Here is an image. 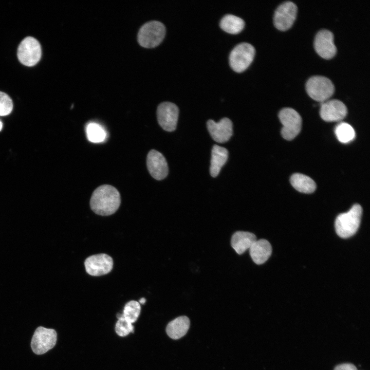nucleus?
I'll use <instances>...</instances> for the list:
<instances>
[{"mask_svg": "<svg viewBox=\"0 0 370 370\" xmlns=\"http://www.w3.org/2000/svg\"><path fill=\"white\" fill-rule=\"evenodd\" d=\"M120 203V195L117 189L111 185L104 184L93 192L90 207L96 214L108 216L117 211Z\"/></svg>", "mask_w": 370, "mask_h": 370, "instance_id": "f257e3e1", "label": "nucleus"}, {"mask_svg": "<svg viewBox=\"0 0 370 370\" xmlns=\"http://www.w3.org/2000/svg\"><path fill=\"white\" fill-rule=\"evenodd\" d=\"M362 214V208L358 203L354 205L347 212L340 214L335 223L337 235L344 238L354 235L359 227Z\"/></svg>", "mask_w": 370, "mask_h": 370, "instance_id": "f03ea898", "label": "nucleus"}, {"mask_svg": "<svg viewBox=\"0 0 370 370\" xmlns=\"http://www.w3.org/2000/svg\"><path fill=\"white\" fill-rule=\"evenodd\" d=\"M165 33L164 25L158 21L145 23L140 28L137 39L139 44L145 48H153L163 40Z\"/></svg>", "mask_w": 370, "mask_h": 370, "instance_id": "7ed1b4c3", "label": "nucleus"}, {"mask_svg": "<svg viewBox=\"0 0 370 370\" xmlns=\"http://www.w3.org/2000/svg\"><path fill=\"white\" fill-rule=\"evenodd\" d=\"M306 90L312 99L323 102L333 95L335 87L328 78L324 76H314L307 80Z\"/></svg>", "mask_w": 370, "mask_h": 370, "instance_id": "20e7f679", "label": "nucleus"}, {"mask_svg": "<svg viewBox=\"0 0 370 370\" xmlns=\"http://www.w3.org/2000/svg\"><path fill=\"white\" fill-rule=\"evenodd\" d=\"M255 48L250 44L242 42L236 45L229 55V63L235 71L245 70L252 62L255 55Z\"/></svg>", "mask_w": 370, "mask_h": 370, "instance_id": "39448f33", "label": "nucleus"}, {"mask_svg": "<svg viewBox=\"0 0 370 370\" xmlns=\"http://www.w3.org/2000/svg\"><path fill=\"white\" fill-rule=\"evenodd\" d=\"M17 55L19 61L22 64L27 66H34L41 58V45L35 38L27 36L20 44Z\"/></svg>", "mask_w": 370, "mask_h": 370, "instance_id": "423d86ee", "label": "nucleus"}, {"mask_svg": "<svg viewBox=\"0 0 370 370\" xmlns=\"http://www.w3.org/2000/svg\"><path fill=\"white\" fill-rule=\"evenodd\" d=\"M57 341V333L53 329L38 327L31 341V347L36 355H42L53 348Z\"/></svg>", "mask_w": 370, "mask_h": 370, "instance_id": "0eeeda50", "label": "nucleus"}, {"mask_svg": "<svg viewBox=\"0 0 370 370\" xmlns=\"http://www.w3.org/2000/svg\"><path fill=\"white\" fill-rule=\"evenodd\" d=\"M279 117L283 125L281 130L282 137L286 140H292L301 131V116L293 108H284L280 112Z\"/></svg>", "mask_w": 370, "mask_h": 370, "instance_id": "6e6552de", "label": "nucleus"}, {"mask_svg": "<svg viewBox=\"0 0 370 370\" xmlns=\"http://www.w3.org/2000/svg\"><path fill=\"white\" fill-rule=\"evenodd\" d=\"M297 13L296 5L291 1L280 4L275 11L273 22L279 30L285 31L290 28L295 21Z\"/></svg>", "mask_w": 370, "mask_h": 370, "instance_id": "1a4fd4ad", "label": "nucleus"}, {"mask_svg": "<svg viewBox=\"0 0 370 370\" xmlns=\"http://www.w3.org/2000/svg\"><path fill=\"white\" fill-rule=\"evenodd\" d=\"M178 115L179 108L173 103L163 102L158 106V122L160 126L166 131L173 132L175 130Z\"/></svg>", "mask_w": 370, "mask_h": 370, "instance_id": "9d476101", "label": "nucleus"}, {"mask_svg": "<svg viewBox=\"0 0 370 370\" xmlns=\"http://www.w3.org/2000/svg\"><path fill=\"white\" fill-rule=\"evenodd\" d=\"M86 272L92 276H100L110 272L113 267V258L104 253L88 257L84 262Z\"/></svg>", "mask_w": 370, "mask_h": 370, "instance_id": "9b49d317", "label": "nucleus"}, {"mask_svg": "<svg viewBox=\"0 0 370 370\" xmlns=\"http://www.w3.org/2000/svg\"><path fill=\"white\" fill-rule=\"evenodd\" d=\"M314 47L318 54L326 59L333 58L337 48L334 43V35L329 30L322 29L316 34L314 40Z\"/></svg>", "mask_w": 370, "mask_h": 370, "instance_id": "f8f14e48", "label": "nucleus"}, {"mask_svg": "<svg viewBox=\"0 0 370 370\" xmlns=\"http://www.w3.org/2000/svg\"><path fill=\"white\" fill-rule=\"evenodd\" d=\"M146 165L150 174L156 180L163 179L168 174L169 168L165 157L155 150H152L149 152Z\"/></svg>", "mask_w": 370, "mask_h": 370, "instance_id": "ddd939ff", "label": "nucleus"}, {"mask_svg": "<svg viewBox=\"0 0 370 370\" xmlns=\"http://www.w3.org/2000/svg\"><path fill=\"white\" fill-rule=\"evenodd\" d=\"M347 113V109L345 105L337 99L322 102L320 110L321 117L327 122L340 121L345 117Z\"/></svg>", "mask_w": 370, "mask_h": 370, "instance_id": "4468645a", "label": "nucleus"}, {"mask_svg": "<svg viewBox=\"0 0 370 370\" xmlns=\"http://www.w3.org/2000/svg\"><path fill=\"white\" fill-rule=\"evenodd\" d=\"M207 126L213 139L218 143L228 141L233 134V124L228 118H223L218 122L209 120Z\"/></svg>", "mask_w": 370, "mask_h": 370, "instance_id": "2eb2a0df", "label": "nucleus"}, {"mask_svg": "<svg viewBox=\"0 0 370 370\" xmlns=\"http://www.w3.org/2000/svg\"><path fill=\"white\" fill-rule=\"evenodd\" d=\"M249 249L251 257L257 265L266 262L272 253L270 244L265 239L256 240Z\"/></svg>", "mask_w": 370, "mask_h": 370, "instance_id": "dca6fc26", "label": "nucleus"}, {"mask_svg": "<svg viewBox=\"0 0 370 370\" xmlns=\"http://www.w3.org/2000/svg\"><path fill=\"white\" fill-rule=\"evenodd\" d=\"M256 240V237L253 233L238 231L233 234L231 244L236 252L242 254L249 249Z\"/></svg>", "mask_w": 370, "mask_h": 370, "instance_id": "f3484780", "label": "nucleus"}, {"mask_svg": "<svg viewBox=\"0 0 370 370\" xmlns=\"http://www.w3.org/2000/svg\"><path fill=\"white\" fill-rule=\"evenodd\" d=\"M190 324V320L187 316L178 317L168 323L166 332L171 339H179L187 333Z\"/></svg>", "mask_w": 370, "mask_h": 370, "instance_id": "a211bd4d", "label": "nucleus"}, {"mask_svg": "<svg viewBox=\"0 0 370 370\" xmlns=\"http://www.w3.org/2000/svg\"><path fill=\"white\" fill-rule=\"evenodd\" d=\"M228 157V151L226 148L218 145L213 146L210 168V174L213 177L219 174L221 169L227 162Z\"/></svg>", "mask_w": 370, "mask_h": 370, "instance_id": "6ab92c4d", "label": "nucleus"}, {"mask_svg": "<svg viewBox=\"0 0 370 370\" xmlns=\"http://www.w3.org/2000/svg\"><path fill=\"white\" fill-rule=\"evenodd\" d=\"M290 181L295 189L302 193H311L316 189L315 182L309 176L302 174H293Z\"/></svg>", "mask_w": 370, "mask_h": 370, "instance_id": "aec40b11", "label": "nucleus"}, {"mask_svg": "<svg viewBox=\"0 0 370 370\" xmlns=\"http://www.w3.org/2000/svg\"><path fill=\"white\" fill-rule=\"evenodd\" d=\"M219 25L221 28L226 32L236 34L243 30L245 26V22L238 16L228 14L221 18Z\"/></svg>", "mask_w": 370, "mask_h": 370, "instance_id": "412c9836", "label": "nucleus"}, {"mask_svg": "<svg viewBox=\"0 0 370 370\" xmlns=\"http://www.w3.org/2000/svg\"><path fill=\"white\" fill-rule=\"evenodd\" d=\"M86 134L88 140L93 143L103 142L107 137V133L104 127L96 122H90L87 124Z\"/></svg>", "mask_w": 370, "mask_h": 370, "instance_id": "4be33fe9", "label": "nucleus"}, {"mask_svg": "<svg viewBox=\"0 0 370 370\" xmlns=\"http://www.w3.org/2000/svg\"><path fill=\"white\" fill-rule=\"evenodd\" d=\"M335 134L338 140L342 143H348L355 137V132L353 127L349 124L341 122L335 128Z\"/></svg>", "mask_w": 370, "mask_h": 370, "instance_id": "5701e85b", "label": "nucleus"}, {"mask_svg": "<svg viewBox=\"0 0 370 370\" xmlns=\"http://www.w3.org/2000/svg\"><path fill=\"white\" fill-rule=\"evenodd\" d=\"M140 303L137 301L132 300L125 305L122 315L132 324L137 321L140 315Z\"/></svg>", "mask_w": 370, "mask_h": 370, "instance_id": "b1692460", "label": "nucleus"}, {"mask_svg": "<svg viewBox=\"0 0 370 370\" xmlns=\"http://www.w3.org/2000/svg\"><path fill=\"white\" fill-rule=\"evenodd\" d=\"M117 317L118 321L115 325V331L118 336L123 337L134 332V326L122 316V313L117 314Z\"/></svg>", "mask_w": 370, "mask_h": 370, "instance_id": "393cba45", "label": "nucleus"}, {"mask_svg": "<svg viewBox=\"0 0 370 370\" xmlns=\"http://www.w3.org/2000/svg\"><path fill=\"white\" fill-rule=\"evenodd\" d=\"M13 109V103L11 98L6 93L0 91V116L10 114Z\"/></svg>", "mask_w": 370, "mask_h": 370, "instance_id": "a878e982", "label": "nucleus"}, {"mask_svg": "<svg viewBox=\"0 0 370 370\" xmlns=\"http://www.w3.org/2000/svg\"><path fill=\"white\" fill-rule=\"evenodd\" d=\"M334 370H357L356 366L351 363H343L337 365Z\"/></svg>", "mask_w": 370, "mask_h": 370, "instance_id": "bb28decb", "label": "nucleus"}, {"mask_svg": "<svg viewBox=\"0 0 370 370\" xmlns=\"http://www.w3.org/2000/svg\"><path fill=\"white\" fill-rule=\"evenodd\" d=\"M145 302H146V300L144 298H141L139 301V303L141 304H144L145 303Z\"/></svg>", "mask_w": 370, "mask_h": 370, "instance_id": "cd10ccee", "label": "nucleus"}, {"mask_svg": "<svg viewBox=\"0 0 370 370\" xmlns=\"http://www.w3.org/2000/svg\"><path fill=\"white\" fill-rule=\"evenodd\" d=\"M2 128H3V123L0 120V131H1V130H2Z\"/></svg>", "mask_w": 370, "mask_h": 370, "instance_id": "c85d7f7f", "label": "nucleus"}]
</instances>
